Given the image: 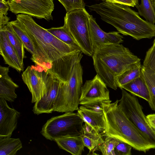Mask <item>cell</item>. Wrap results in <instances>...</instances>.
I'll use <instances>...</instances> for the list:
<instances>
[{
    "label": "cell",
    "instance_id": "obj_24",
    "mask_svg": "<svg viewBox=\"0 0 155 155\" xmlns=\"http://www.w3.org/2000/svg\"><path fill=\"white\" fill-rule=\"evenodd\" d=\"M141 71L149 93L150 98L148 103L152 110L155 111V72L142 66Z\"/></svg>",
    "mask_w": 155,
    "mask_h": 155
},
{
    "label": "cell",
    "instance_id": "obj_23",
    "mask_svg": "<svg viewBox=\"0 0 155 155\" xmlns=\"http://www.w3.org/2000/svg\"><path fill=\"white\" fill-rule=\"evenodd\" d=\"M2 29H3L7 34L21 62L24 65L23 59L25 57V53L23 43L8 23Z\"/></svg>",
    "mask_w": 155,
    "mask_h": 155
},
{
    "label": "cell",
    "instance_id": "obj_16",
    "mask_svg": "<svg viewBox=\"0 0 155 155\" xmlns=\"http://www.w3.org/2000/svg\"><path fill=\"white\" fill-rule=\"evenodd\" d=\"M9 68L0 66V98L12 102L17 97L15 91L18 86L9 76Z\"/></svg>",
    "mask_w": 155,
    "mask_h": 155
},
{
    "label": "cell",
    "instance_id": "obj_10",
    "mask_svg": "<svg viewBox=\"0 0 155 155\" xmlns=\"http://www.w3.org/2000/svg\"><path fill=\"white\" fill-rule=\"evenodd\" d=\"M9 10L15 15H27L48 21L52 20L53 0H7Z\"/></svg>",
    "mask_w": 155,
    "mask_h": 155
},
{
    "label": "cell",
    "instance_id": "obj_8",
    "mask_svg": "<svg viewBox=\"0 0 155 155\" xmlns=\"http://www.w3.org/2000/svg\"><path fill=\"white\" fill-rule=\"evenodd\" d=\"M121 90L122 97L118 100L120 107L129 120L155 145V131L149 125L138 99L124 89Z\"/></svg>",
    "mask_w": 155,
    "mask_h": 155
},
{
    "label": "cell",
    "instance_id": "obj_26",
    "mask_svg": "<svg viewBox=\"0 0 155 155\" xmlns=\"http://www.w3.org/2000/svg\"><path fill=\"white\" fill-rule=\"evenodd\" d=\"M47 30L57 38L66 44L81 49L78 45L64 25L58 28H52L47 29Z\"/></svg>",
    "mask_w": 155,
    "mask_h": 155
},
{
    "label": "cell",
    "instance_id": "obj_32",
    "mask_svg": "<svg viewBox=\"0 0 155 155\" xmlns=\"http://www.w3.org/2000/svg\"><path fill=\"white\" fill-rule=\"evenodd\" d=\"M82 106L91 111L98 113H104L101 102L92 103Z\"/></svg>",
    "mask_w": 155,
    "mask_h": 155
},
{
    "label": "cell",
    "instance_id": "obj_22",
    "mask_svg": "<svg viewBox=\"0 0 155 155\" xmlns=\"http://www.w3.org/2000/svg\"><path fill=\"white\" fill-rule=\"evenodd\" d=\"M0 136V155H15L22 148L19 138Z\"/></svg>",
    "mask_w": 155,
    "mask_h": 155
},
{
    "label": "cell",
    "instance_id": "obj_30",
    "mask_svg": "<svg viewBox=\"0 0 155 155\" xmlns=\"http://www.w3.org/2000/svg\"><path fill=\"white\" fill-rule=\"evenodd\" d=\"M142 66L155 72V45H153L147 52Z\"/></svg>",
    "mask_w": 155,
    "mask_h": 155
},
{
    "label": "cell",
    "instance_id": "obj_27",
    "mask_svg": "<svg viewBox=\"0 0 155 155\" xmlns=\"http://www.w3.org/2000/svg\"><path fill=\"white\" fill-rule=\"evenodd\" d=\"M154 0H141L140 4L135 6L138 13L146 20L155 24V11L153 2Z\"/></svg>",
    "mask_w": 155,
    "mask_h": 155
},
{
    "label": "cell",
    "instance_id": "obj_35",
    "mask_svg": "<svg viewBox=\"0 0 155 155\" xmlns=\"http://www.w3.org/2000/svg\"><path fill=\"white\" fill-rule=\"evenodd\" d=\"M146 118L150 127L155 131V114L147 115Z\"/></svg>",
    "mask_w": 155,
    "mask_h": 155
},
{
    "label": "cell",
    "instance_id": "obj_25",
    "mask_svg": "<svg viewBox=\"0 0 155 155\" xmlns=\"http://www.w3.org/2000/svg\"><path fill=\"white\" fill-rule=\"evenodd\" d=\"M141 68L140 61L120 74L117 79L118 87L121 89L123 86L140 76Z\"/></svg>",
    "mask_w": 155,
    "mask_h": 155
},
{
    "label": "cell",
    "instance_id": "obj_21",
    "mask_svg": "<svg viewBox=\"0 0 155 155\" xmlns=\"http://www.w3.org/2000/svg\"><path fill=\"white\" fill-rule=\"evenodd\" d=\"M122 88L133 95L143 99L148 102L149 101V90L141 74L140 77L123 86Z\"/></svg>",
    "mask_w": 155,
    "mask_h": 155
},
{
    "label": "cell",
    "instance_id": "obj_20",
    "mask_svg": "<svg viewBox=\"0 0 155 155\" xmlns=\"http://www.w3.org/2000/svg\"><path fill=\"white\" fill-rule=\"evenodd\" d=\"M8 23L23 43L25 48L32 54L31 59L36 63L39 60V56L35 48L33 42L20 22L16 19Z\"/></svg>",
    "mask_w": 155,
    "mask_h": 155
},
{
    "label": "cell",
    "instance_id": "obj_12",
    "mask_svg": "<svg viewBox=\"0 0 155 155\" xmlns=\"http://www.w3.org/2000/svg\"><path fill=\"white\" fill-rule=\"evenodd\" d=\"M88 26L92 46L94 50L100 46L107 44H120L123 41V36L118 31L107 33L102 30L92 15H90Z\"/></svg>",
    "mask_w": 155,
    "mask_h": 155
},
{
    "label": "cell",
    "instance_id": "obj_5",
    "mask_svg": "<svg viewBox=\"0 0 155 155\" xmlns=\"http://www.w3.org/2000/svg\"><path fill=\"white\" fill-rule=\"evenodd\" d=\"M83 69L80 61L74 65L68 82L60 81L54 111L66 113L78 110L82 86Z\"/></svg>",
    "mask_w": 155,
    "mask_h": 155
},
{
    "label": "cell",
    "instance_id": "obj_2",
    "mask_svg": "<svg viewBox=\"0 0 155 155\" xmlns=\"http://www.w3.org/2000/svg\"><path fill=\"white\" fill-rule=\"evenodd\" d=\"M88 7L124 35L137 40L155 37V24L141 18L129 6L105 1Z\"/></svg>",
    "mask_w": 155,
    "mask_h": 155
},
{
    "label": "cell",
    "instance_id": "obj_15",
    "mask_svg": "<svg viewBox=\"0 0 155 155\" xmlns=\"http://www.w3.org/2000/svg\"><path fill=\"white\" fill-rule=\"evenodd\" d=\"M60 83L58 78L53 77L50 89L40 99L35 102L32 110L34 114H49L54 111V102Z\"/></svg>",
    "mask_w": 155,
    "mask_h": 155
},
{
    "label": "cell",
    "instance_id": "obj_14",
    "mask_svg": "<svg viewBox=\"0 0 155 155\" xmlns=\"http://www.w3.org/2000/svg\"><path fill=\"white\" fill-rule=\"evenodd\" d=\"M0 54L5 64L19 72L23 71L24 65L3 29L0 30Z\"/></svg>",
    "mask_w": 155,
    "mask_h": 155
},
{
    "label": "cell",
    "instance_id": "obj_31",
    "mask_svg": "<svg viewBox=\"0 0 155 155\" xmlns=\"http://www.w3.org/2000/svg\"><path fill=\"white\" fill-rule=\"evenodd\" d=\"M132 146L130 144L123 142H120L114 149L115 155H131Z\"/></svg>",
    "mask_w": 155,
    "mask_h": 155
},
{
    "label": "cell",
    "instance_id": "obj_36",
    "mask_svg": "<svg viewBox=\"0 0 155 155\" xmlns=\"http://www.w3.org/2000/svg\"><path fill=\"white\" fill-rule=\"evenodd\" d=\"M10 18L7 15L0 14V30L2 29L9 22Z\"/></svg>",
    "mask_w": 155,
    "mask_h": 155
},
{
    "label": "cell",
    "instance_id": "obj_34",
    "mask_svg": "<svg viewBox=\"0 0 155 155\" xmlns=\"http://www.w3.org/2000/svg\"><path fill=\"white\" fill-rule=\"evenodd\" d=\"M9 7L6 0H0V14L7 16Z\"/></svg>",
    "mask_w": 155,
    "mask_h": 155
},
{
    "label": "cell",
    "instance_id": "obj_6",
    "mask_svg": "<svg viewBox=\"0 0 155 155\" xmlns=\"http://www.w3.org/2000/svg\"><path fill=\"white\" fill-rule=\"evenodd\" d=\"M84 122L77 113L66 112L48 120L41 133L46 139L54 141L62 137L80 135Z\"/></svg>",
    "mask_w": 155,
    "mask_h": 155
},
{
    "label": "cell",
    "instance_id": "obj_1",
    "mask_svg": "<svg viewBox=\"0 0 155 155\" xmlns=\"http://www.w3.org/2000/svg\"><path fill=\"white\" fill-rule=\"evenodd\" d=\"M16 19L31 38L39 56V60L35 64L48 72L53 68L56 62L60 63L68 60L71 57V53L81 51L57 38L47 29L38 25L30 16L18 14L16 15Z\"/></svg>",
    "mask_w": 155,
    "mask_h": 155
},
{
    "label": "cell",
    "instance_id": "obj_9",
    "mask_svg": "<svg viewBox=\"0 0 155 155\" xmlns=\"http://www.w3.org/2000/svg\"><path fill=\"white\" fill-rule=\"evenodd\" d=\"M24 82L32 95L31 102L39 100L51 86L53 77L39 66H28L22 74Z\"/></svg>",
    "mask_w": 155,
    "mask_h": 155
},
{
    "label": "cell",
    "instance_id": "obj_11",
    "mask_svg": "<svg viewBox=\"0 0 155 155\" xmlns=\"http://www.w3.org/2000/svg\"><path fill=\"white\" fill-rule=\"evenodd\" d=\"M109 99L107 86L97 74L93 79L86 81L81 87L79 100L81 105Z\"/></svg>",
    "mask_w": 155,
    "mask_h": 155
},
{
    "label": "cell",
    "instance_id": "obj_29",
    "mask_svg": "<svg viewBox=\"0 0 155 155\" xmlns=\"http://www.w3.org/2000/svg\"><path fill=\"white\" fill-rule=\"evenodd\" d=\"M65 8L67 12L84 8V0H58Z\"/></svg>",
    "mask_w": 155,
    "mask_h": 155
},
{
    "label": "cell",
    "instance_id": "obj_13",
    "mask_svg": "<svg viewBox=\"0 0 155 155\" xmlns=\"http://www.w3.org/2000/svg\"><path fill=\"white\" fill-rule=\"evenodd\" d=\"M20 113L8 105L0 98V136L11 137L17 127Z\"/></svg>",
    "mask_w": 155,
    "mask_h": 155
},
{
    "label": "cell",
    "instance_id": "obj_7",
    "mask_svg": "<svg viewBox=\"0 0 155 155\" xmlns=\"http://www.w3.org/2000/svg\"><path fill=\"white\" fill-rule=\"evenodd\" d=\"M89 14L85 8L67 12L64 25L79 45L83 53L93 56L94 50L88 26Z\"/></svg>",
    "mask_w": 155,
    "mask_h": 155
},
{
    "label": "cell",
    "instance_id": "obj_38",
    "mask_svg": "<svg viewBox=\"0 0 155 155\" xmlns=\"http://www.w3.org/2000/svg\"><path fill=\"white\" fill-rule=\"evenodd\" d=\"M153 45L155 46V38L154 40L153 41Z\"/></svg>",
    "mask_w": 155,
    "mask_h": 155
},
{
    "label": "cell",
    "instance_id": "obj_19",
    "mask_svg": "<svg viewBox=\"0 0 155 155\" xmlns=\"http://www.w3.org/2000/svg\"><path fill=\"white\" fill-rule=\"evenodd\" d=\"M59 147L73 155H81L85 146L81 135L68 136L56 139Z\"/></svg>",
    "mask_w": 155,
    "mask_h": 155
},
{
    "label": "cell",
    "instance_id": "obj_28",
    "mask_svg": "<svg viewBox=\"0 0 155 155\" xmlns=\"http://www.w3.org/2000/svg\"><path fill=\"white\" fill-rule=\"evenodd\" d=\"M119 142L112 137H106L102 143L99 145L98 150L103 155H115L114 149Z\"/></svg>",
    "mask_w": 155,
    "mask_h": 155
},
{
    "label": "cell",
    "instance_id": "obj_37",
    "mask_svg": "<svg viewBox=\"0 0 155 155\" xmlns=\"http://www.w3.org/2000/svg\"><path fill=\"white\" fill-rule=\"evenodd\" d=\"M134 1L135 2H136V3L137 4V5L139 4L138 0H134Z\"/></svg>",
    "mask_w": 155,
    "mask_h": 155
},
{
    "label": "cell",
    "instance_id": "obj_18",
    "mask_svg": "<svg viewBox=\"0 0 155 155\" xmlns=\"http://www.w3.org/2000/svg\"><path fill=\"white\" fill-rule=\"evenodd\" d=\"M77 114L83 120L93 128L99 132H104L106 129V121L104 113L91 111L81 106L77 110Z\"/></svg>",
    "mask_w": 155,
    "mask_h": 155
},
{
    "label": "cell",
    "instance_id": "obj_4",
    "mask_svg": "<svg viewBox=\"0 0 155 155\" xmlns=\"http://www.w3.org/2000/svg\"><path fill=\"white\" fill-rule=\"evenodd\" d=\"M111 101L110 99L101 101L106 121L102 136L126 143L134 149L144 153L155 149V145L125 115L118 105V100Z\"/></svg>",
    "mask_w": 155,
    "mask_h": 155
},
{
    "label": "cell",
    "instance_id": "obj_3",
    "mask_svg": "<svg viewBox=\"0 0 155 155\" xmlns=\"http://www.w3.org/2000/svg\"><path fill=\"white\" fill-rule=\"evenodd\" d=\"M92 57L97 74L107 86L114 90L118 87V77L141 61L120 44L101 45L94 50Z\"/></svg>",
    "mask_w": 155,
    "mask_h": 155
},
{
    "label": "cell",
    "instance_id": "obj_33",
    "mask_svg": "<svg viewBox=\"0 0 155 155\" xmlns=\"http://www.w3.org/2000/svg\"><path fill=\"white\" fill-rule=\"evenodd\" d=\"M107 2L119 4L134 7L137 5L134 0H105Z\"/></svg>",
    "mask_w": 155,
    "mask_h": 155
},
{
    "label": "cell",
    "instance_id": "obj_17",
    "mask_svg": "<svg viewBox=\"0 0 155 155\" xmlns=\"http://www.w3.org/2000/svg\"><path fill=\"white\" fill-rule=\"evenodd\" d=\"M83 125L82 134L81 135L84 144L89 150L88 154H96L99 145L104 139L100 132L96 131L86 122Z\"/></svg>",
    "mask_w": 155,
    "mask_h": 155
}]
</instances>
